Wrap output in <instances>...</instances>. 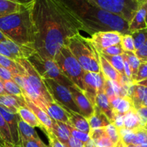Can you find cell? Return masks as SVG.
Instances as JSON below:
<instances>
[{"label":"cell","mask_w":147,"mask_h":147,"mask_svg":"<svg viewBox=\"0 0 147 147\" xmlns=\"http://www.w3.org/2000/svg\"><path fill=\"white\" fill-rule=\"evenodd\" d=\"M67 111L69 114V125L80 131L89 134L90 129L87 119L82 115L71 111L69 109H67Z\"/></svg>","instance_id":"cell-23"},{"label":"cell","mask_w":147,"mask_h":147,"mask_svg":"<svg viewBox=\"0 0 147 147\" xmlns=\"http://www.w3.org/2000/svg\"><path fill=\"white\" fill-rule=\"evenodd\" d=\"M24 99H25L27 106L33 112V113H34V114L35 115L37 119H38L40 123H41V124L44 126L45 129L47 130V134H48L49 132H52V129H53L54 120H53L45 111L42 110L40 108H39L38 106H36V105L34 104L33 102H32L28 98L26 97V96H24Z\"/></svg>","instance_id":"cell-17"},{"label":"cell","mask_w":147,"mask_h":147,"mask_svg":"<svg viewBox=\"0 0 147 147\" xmlns=\"http://www.w3.org/2000/svg\"><path fill=\"white\" fill-rule=\"evenodd\" d=\"M123 34L116 31L100 32L91 35L90 41L100 54L104 49L111 46L120 45Z\"/></svg>","instance_id":"cell-11"},{"label":"cell","mask_w":147,"mask_h":147,"mask_svg":"<svg viewBox=\"0 0 147 147\" xmlns=\"http://www.w3.org/2000/svg\"><path fill=\"white\" fill-rule=\"evenodd\" d=\"M147 79V63H141L138 69L136 79L134 80V84Z\"/></svg>","instance_id":"cell-43"},{"label":"cell","mask_w":147,"mask_h":147,"mask_svg":"<svg viewBox=\"0 0 147 147\" xmlns=\"http://www.w3.org/2000/svg\"></svg>","instance_id":"cell-62"},{"label":"cell","mask_w":147,"mask_h":147,"mask_svg":"<svg viewBox=\"0 0 147 147\" xmlns=\"http://www.w3.org/2000/svg\"><path fill=\"white\" fill-rule=\"evenodd\" d=\"M0 146H1V147H4V142H2V140H1V137H0Z\"/></svg>","instance_id":"cell-55"},{"label":"cell","mask_w":147,"mask_h":147,"mask_svg":"<svg viewBox=\"0 0 147 147\" xmlns=\"http://www.w3.org/2000/svg\"><path fill=\"white\" fill-rule=\"evenodd\" d=\"M136 147H147V144H141V145H137Z\"/></svg>","instance_id":"cell-56"},{"label":"cell","mask_w":147,"mask_h":147,"mask_svg":"<svg viewBox=\"0 0 147 147\" xmlns=\"http://www.w3.org/2000/svg\"><path fill=\"white\" fill-rule=\"evenodd\" d=\"M68 89L71 93L72 98L76 106L78 108L80 111V114L86 119H88L89 118L91 117L92 115L94 113V107L89 102L84 93L74 86H70L68 87Z\"/></svg>","instance_id":"cell-12"},{"label":"cell","mask_w":147,"mask_h":147,"mask_svg":"<svg viewBox=\"0 0 147 147\" xmlns=\"http://www.w3.org/2000/svg\"><path fill=\"white\" fill-rule=\"evenodd\" d=\"M112 123L117 129L124 128V117L123 115H115Z\"/></svg>","instance_id":"cell-45"},{"label":"cell","mask_w":147,"mask_h":147,"mask_svg":"<svg viewBox=\"0 0 147 147\" xmlns=\"http://www.w3.org/2000/svg\"><path fill=\"white\" fill-rule=\"evenodd\" d=\"M8 40L9 39L7 38V37H6V36L4 35V34H3L1 31H0V42H3L6 41V40Z\"/></svg>","instance_id":"cell-51"},{"label":"cell","mask_w":147,"mask_h":147,"mask_svg":"<svg viewBox=\"0 0 147 147\" xmlns=\"http://www.w3.org/2000/svg\"><path fill=\"white\" fill-rule=\"evenodd\" d=\"M83 146L84 147H97L96 142H95L94 140H93L92 139H90L87 142H86L85 144H83Z\"/></svg>","instance_id":"cell-49"},{"label":"cell","mask_w":147,"mask_h":147,"mask_svg":"<svg viewBox=\"0 0 147 147\" xmlns=\"http://www.w3.org/2000/svg\"><path fill=\"white\" fill-rule=\"evenodd\" d=\"M93 140H94V142H96L97 147H115V145H116L108 137L107 135L105 133V131L104 133Z\"/></svg>","instance_id":"cell-41"},{"label":"cell","mask_w":147,"mask_h":147,"mask_svg":"<svg viewBox=\"0 0 147 147\" xmlns=\"http://www.w3.org/2000/svg\"><path fill=\"white\" fill-rule=\"evenodd\" d=\"M32 17L35 27L33 47L43 58L53 60L70 37L85 32L78 17L60 0H34Z\"/></svg>","instance_id":"cell-1"},{"label":"cell","mask_w":147,"mask_h":147,"mask_svg":"<svg viewBox=\"0 0 147 147\" xmlns=\"http://www.w3.org/2000/svg\"><path fill=\"white\" fill-rule=\"evenodd\" d=\"M17 114L19 115L20 119H21L23 121L27 123V124L30 125V126H32V127L33 128H40L42 131H44V133L45 134H47V130H46V129H45L44 126L40 123V121H39L38 119H37V117H36L35 115L34 114V113H33L27 106H24V107H21L20 109H19L18 111H17Z\"/></svg>","instance_id":"cell-22"},{"label":"cell","mask_w":147,"mask_h":147,"mask_svg":"<svg viewBox=\"0 0 147 147\" xmlns=\"http://www.w3.org/2000/svg\"><path fill=\"white\" fill-rule=\"evenodd\" d=\"M96 106H97L101 111V112H103L106 115L111 123H112L115 115L113 109L111 106L110 103H109V99H108L106 95L105 94L104 90L98 93L96 98Z\"/></svg>","instance_id":"cell-26"},{"label":"cell","mask_w":147,"mask_h":147,"mask_svg":"<svg viewBox=\"0 0 147 147\" xmlns=\"http://www.w3.org/2000/svg\"><path fill=\"white\" fill-rule=\"evenodd\" d=\"M0 106L4 107L10 113L17 114L18 109L26 106L25 99L23 96H16L5 94L0 96Z\"/></svg>","instance_id":"cell-16"},{"label":"cell","mask_w":147,"mask_h":147,"mask_svg":"<svg viewBox=\"0 0 147 147\" xmlns=\"http://www.w3.org/2000/svg\"><path fill=\"white\" fill-rule=\"evenodd\" d=\"M67 128H68L69 131H70V136L74 137L75 139L79 140L80 142H81L83 144H85L86 142H87L90 139L89 134L84 133V132L80 131L72 127L70 125H67Z\"/></svg>","instance_id":"cell-38"},{"label":"cell","mask_w":147,"mask_h":147,"mask_svg":"<svg viewBox=\"0 0 147 147\" xmlns=\"http://www.w3.org/2000/svg\"><path fill=\"white\" fill-rule=\"evenodd\" d=\"M147 12V0L143 2L141 5L138 11H136V14L134 17L133 20L129 23V32L132 34L134 32L138 30H143L147 28V26L145 21Z\"/></svg>","instance_id":"cell-19"},{"label":"cell","mask_w":147,"mask_h":147,"mask_svg":"<svg viewBox=\"0 0 147 147\" xmlns=\"http://www.w3.org/2000/svg\"><path fill=\"white\" fill-rule=\"evenodd\" d=\"M99 59H100V72L103 74L105 80H113V81L116 82L119 85H121L122 78L123 76H121L119 72L116 71L113 66L101 55H99Z\"/></svg>","instance_id":"cell-20"},{"label":"cell","mask_w":147,"mask_h":147,"mask_svg":"<svg viewBox=\"0 0 147 147\" xmlns=\"http://www.w3.org/2000/svg\"><path fill=\"white\" fill-rule=\"evenodd\" d=\"M145 21H146V24L147 26V12H146V18H145Z\"/></svg>","instance_id":"cell-59"},{"label":"cell","mask_w":147,"mask_h":147,"mask_svg":"<svg viewBox=\"0 0 147 147\" xmlns=\"http://www.w3.org/2000/svg\"><path fill=\"white\" fill-rule=\"evenodd\" d=\"M88 1L130 23L144 0H88Z\"/></svg>","instance_id":"cell-6"},{"label":"cell","mask_w":147,"mask_h":147,"mask_svg":"<svg viewBox=\"0 0 147 147\" xmlns=\"http://www.w3.org/2000/svg\"><path fill=\"white\" fill-rule=\"evenodd\" d=\"M27 60L31 63L42 80L52 79L67 88L74 86L61 73L57 65L53 59L43 58L36 53L29 57Z\"/></svg>","instance_id":"cell-7"},{"label":"cell","mask_w":147,"mask_h":147,"mask_svg":"<svg viewBox=\"0 0 147 147\" xmlns=\"http://www.w3.org/2000/svg\"><path fill=\"white\" fill-rule=\"evenodd\" d=\"M18 129L20 139H40L38 134L34 130V128L32 127L21 119L18 122Z\"/></svg>","instance_id":"cell-28"},{"label":"cell","mask_w":147,"mask_h":147,"mask_svg":"<svg viewBox=\"0 0 147 147\" xmlns=\"http://www.w3.org/2000/svg\"><path fill=\"white\" fill-rule=\"evenodd\" d=\"M133 109H134V107L133 102H132L131 98L129 96H124L121 98L120 102L116 109L113 111V113H114V115L124 116Z\"/></svg>","instance_id":"cell-32"},{"label":"cell","mask_w":147,"mask_h":147,"mask_svg":"<svg viewBox=\"0 0 147 147\" xmlns=\"http://www.w3.org/2000/svg\"><path fill=\"white\" fill-rule=\"evenodd\" d=\"M125 147H136V146L133 144H129V145H125Z\"/></svg>","instance_id":"cell-58"},{"label":"cell","mask_w":147,"mask_h":147,"mask_svg":"<svg viewBox=\"0 0 147 147\" xmlns=\"http://www.w3.org/2000/svg\"><path fill=\"white\" fill-rule=\"evenodd\" d=\"M102 54L107 55L110 56H116V55H121L124 53V51L122 49L121 45H116L111 46V47H107L104 49L102 51Z\"/></svg>","instance_id":"cell-42"},{"label":"cell","mask_w":147,"mask_h":147,"mask_svg":"<svg viewBox=\"0 0 147 147\" xmlns=\"http://www.w3.org/2000/svg\"><path fill=\"white\" fill-rule=\"evenodd\" d=\"M137 113L145 124V123L147 121V107L140 108L137 110Z\"/></svg>","instance_id":"cell-48"},{"label":"cell","mask_w":147,"mask_h":147,"mask_svg":"<svg viewBox=\"0 0 147 147\" xmlns=\"http://www.w3.org/2000/svg\"><path fill=\"white\" fill-rule=\"evenodd\" d=\"M0 80H11L12 74L6 68L0 65Z\"/></svg>","instance_id":"cell-46"},{"label":"cell","mask_w":147,"mask_h":147,"mask_svg":"<svg viewBox=\"0 0 147 147\" xmlns=\"http://www.w3.org/2000/svg\"><path fill=\"white\" fill-rule=\"evenodd\" d=\"M0 55H2L6 56V57L11 59V60H14V61L16 60V59L14 58V56H13L12 55L9 53V51L7 50V47L4 46V45L1 42H0Z\"/></svg>","instance_id":"cell-47"},{"label":"cell","mask_w":147,"mask_h":147,"mask_svg":"<svg viewBox=\"0 0 147 147\" xmlns=\"http://www.w3.org/2000/svg\"><path fill=\"white\" fill-rule=\"evenodd\" d=\"M0 65L10 71L12 75L24 73V69L18 63L2 55H0Z\"/></svg>","instance_id":"cell-29"},{"label":"cell","mask_w":147,"mask_h":147,"mask_svg":"<svg viewBox=\"0 0 147 147\" xmlns=\"http://www.w3.org/2000/svg\"><path fill=\"white\" fill-rule=\"evenodd\" d=\"M123 56L126 57L128 63L130 67L131 72V80L133 83H134V80L136 79V74H137L138 69L141 64V61L139 59L136 57L134 53H129V52H124Z\"/></svg>","instance_id":"cell-31"},{"label":"cell","mask_w":147,"mask_h":147,"mask_svg":"<svg viewBox=\"0 0 147 147\" xmlns=\"http://www.w3.org/2000/svg\"><path fill=\"white\" fill-rule=\"evenodd\" d=\"M29 1L0 0V17L22 11L27 7Z\"/></svg>","instance_id":"cell-21"},{"label":"cell","mask_w":147,"mask_h":147,"mask_svg":"<svg viewBox=\"0 0 147 147\" xmlns=\"http://www.w3.org/2000/svg\"><path fill=\"white\" fill-rule=\"evenodd\" d=\"M20 146L21 147H49L41 139H24L20 138Z\"/></svg>","instance_id":"cell-39"},{"label":"cell","mask_w":147,"mask_h":147,"mask_svg":"<svg viewBox=\"0 0 147 147\" xmlns=\"http://www.w3.org/2000/svg\"><path fill=\"white\" fill-rule=\"evenodd\" d=\"M136 84H137V85H140V86H144V87H146L147 88V79H146V80H143V81L139 82V83H136Z\"/></svg>","instance_id":"cell-53"},{"label":"cell","mask_w":147,"mask_h":147,"mask_svg":"<svg viewBox=\"0 0 147 147\" xmlns=\"http://www.w3.org/2000/svg\"><path fill=\"white\" fill-rule=\"evenodd\" d=\"M34 0L17 13L0 17V31L9 40L19 45L33 46L35 41V27L32 17Z\"/></svg>","instance_id":"cell-3"},{"label":"cell","mask_w":147,"mask_h":147,"mask_svg":"<svg viewBox=\"0 0 147 147\" xmlns=\"http://www.w3.org/2000/svg\"><path fill=\"white\" fill-rule=\"evenodd\" d=\"M147 144V131L142 128L135 131V137L133 145L137 146Z\"/></svg>","instance_id":"cell-40"},{"label":"cell","mask_w":147,"mask_h":147,"mask_svg":"<svg viewBox=\"0 0 147 147\" xmlns=\"http://www.w3.org/2000/svg\"><path fill=\"white\" fill-rule=\"evenodd\" d=\"M115 147H125V144L123 143V142L121 141V139L115 145Z\"/></svg>","instance_id":"cell-52"},{"label":"cell","mask_w":147,"mask_h":147,"mask_svg":"<svg viewBox=\"0 0 147 147\" xmlns=\"http://www.w3.org/2000/svg\"><path fill=\"white\" fill-rule=\"evenodd\" d=\"M61 73L74 85L84 93L83 74L85 70L73 56L67 46H64L56 54L54 59Z\"/></svg>","instance_id":"cell-5"},{"label":"cell","mask_w":147,"mask_h":147,"mask_svg":"<svg viewBox=\"0 0 147 147\" xmlns=\"http://www.w3.org/2000/svg\"><path fill=\"white\" fill-rule=\"evenodd\" d=\"M42 80L49 94L55 103L69 109L71 111L80 114V111L72 98L68 88L59 84L52 79H43Z\"/></svg>","instance_id":"cell-8"},{"label":"cell","mask_w":147,"mask_h":147,"mask_svg":"<svg viewBox=\"0 0 147 147\" xmlns=\"http://www.w3.org/2000/svg\"><path fill=\"white\" fill-rule=\"evenodd\" d=\"M0 113L7 122L10 130L11 139L14 146L20 145V136H19L18 122L20 120V117L18 114L10 113L6 110L4 107L0 106Z\"/></svg>","instance_id":"cell-14"},{"label":"cell","mask_w":147,"mask_h":147,"mask_svg":"<svg viewBox=\"0 0 147 147\" xmlns=\"http://www.w3.org/2000/svg\"><path fill=\"white\" fill-rule=\"evenodd\" d=\"M2 43L16 60L17 59L27 60L32 55L37 53L33 46L19 45L9 40H6Z\"/></svg>","instance_id":"cell-13"},{"label":"cell","mask_w":147,"mask_h":147,"mask_svg":"<svg viewBox=\"0 0 147 147\" xmlns=\"http://www.w3.org/2000/svg\"><path fill=\"white\" fill-rule=\"evenodd\" d=\"M100 54L113 66V67L116 71L119 72L121 76H125L124 64H123V58L122 55H121L110 56L102 54V53H100Z\"/></svg>","instance_id":"cell-33"},{"label":"cell","mask_w":147,"mask_h":147,"mask_svg":"<svg viewBox=\"0 0 147 147\" xmlns=\"http://www.w3.org/2000/svg\"><path fill=\"white\" fill-rule=\"evenodd\" d=\"M52 133L61 143L67 147L69 139L70 137V133L67 128V124L54 121Z\"/></svg>","instance_id":"cell-27"},{"label":"cell","mask_w":147,"mask_h":147,"mask_svg":"<svg viewBox=\"0 0 147 147\" xmlns=\"http://www.w3.org/2000/svg\"><path fill=\"white\" fill-rule=\"evenodd\" d=\"M9 147H21L20 146V145H18V146H9Z\"/></svg>","instance_id":"cell-60"},{"label":"cell","mask_w":147,"mask_h":147,"mask_svg":"<svg viewBox=\"0 0 147 147\" xmlns=\"http://www.w3.org/2000/svg\"><path fill=\"white\" fill-rule=\"evenodd\" d=\"M0 137L4 142V147L14 146L10 134L9 128L1 113H0Z\"/></svg>","instance_id":"cell-30"},{"label":"cell","mask_w":147,"mask_h":147,"mask_svg":"<svg viewBox=\"0 0 147 147\" xmlns=\"http://www.w3.org/2000/svg\"><path fill=\"white\" fill-rule=\"evenodd\" d=\"M7 94L5 90H4V85H3L2 80H0V96H2V95Z\"/></svg>","instance_id":"cell-50"},{"label":"cell","mask_w":147,"mask_h":147,"mask_svg":"<svg viewBox=\"0 0 147 147\" xmlns=\"http://www.w3.org/2000/svg\"><path fill=\"white\" fill-rule=\"evenodd\" d=\"M4 90L7 94L16 96H23V93L20 86L11 80H2Z\"/></svg>","instance_id":"cell-35"},{"label":"cell","mask_w":147,"mask_h":147,"mask_svg":"<svg viewBox=\"0 0 147 147\" xmlns=\"http://www.w3.org/2000/svg\"><path fill=\"white\" fill-rule=\"evenodd\" d=\"M0 147H1V146H0Z\"/></svg>","instance_id":"cell-61"},{"label":"cell","mask_w":147,"mask_h":147,"mask_svg":"<svg viewBox=\"0 0 147 147\" xmlns=\"http://www.w3.org/2000/svg\"><path fill=\"white\" fill-rule=\"evenodd\" d=\"M66 46L85 71L100 73V54L95 48L90 38L78 34L67 40Z\"/></svg>","instance_id":"cell-4"},{"label":"cell","mask_w":147,"mask_h":147,"mask_svg":"<svg viewBox=\"0 0 147 147\" xmlns=\"http://www.w3.org/2000/svg\"><path fill=\"white\" fill-rule=\"evenodd\" d=\"M135 55L141 63H147V40L139 50H136Z\"/></svg>","instance_id":"cell-44"},{"label":"cell","mask_w":147,"mask_h":147,"mask_svg":"<svg viewBox=\"0 0 147 147\" xmlns=\"http://www.w3.org/2000/svg\"><path fill=\"white\" fill-rule=\"evenodd\" d=\"M121 45L124 52L134 53L136 52L133 38L131 34H122Z\"/></svg>","instance_id":"cell-36"},{"label":"cell","mask_w":147,"mask_h":147,"mask_svg":"<svg viewBox=\"0 0 147 147\" xmlns=\"http://www.w3.org/2000/svg\"><path fill=\"white\" fill-rule=\"evenodd\" d=\"M124 117V128L129 130L136 131L142 129L144 123L138 114L137 111L133 109L123 116Z\"/></svg>","instance_id":"cell-25"},{"label":"cell","mask_w":147,"mask_h":147,"mask_svg":"<svg viewBox=\"0 0 147 147\" xmlns=\"http://www.w3.org/2000/svg\"><path fill=\"white\" fill-rule=\"evenodd\" d=\"M90 126V129H104L106 126L110 124L111 121L106 115L97 107H94V113L90 118L87 119Z\"/></svg>","instance_id":"cell-24"},{"label":"cell","mask_w":147,"mask_h":147,"mask_svg":"<svg viewBox=\"0 0 147 147\" xmlns=\"http://www.w3.org/2000/svg\"><path fill=\"white\" fill-rule=\"evenodd\" d=\"M65 4L76 14L85 32L90 35L100 32L116 31L131 34L129 23L120 17L90 4L88 0H66Z\"/></svg>","instance_id":"cell-2"},{"label":"cell","mask_w":147,"mask_h":147,"mask_svg":"<svg viewBox=\"0 0 147 147\" xmlns=\"http://www.w3.org/2000/svg\"><path fill=\"white\" fill-rule=\"evenodd\" d=\"M104 131L106 134L107 135L108 137L111 140L113 143L116 144L119 140H120V136H119V130L116 128V126L111 123L110 124L108 125L107 126L104 128Z\"/></svg>","instance_id":"cell-37"},{"label":"cell","mask_w":147,"mask_h":147,"mask_svg":"<svg viewBox=\"0 0 147 147\" xmlns=\"http://www.w3.org/2000/svg\"><path fill=\"white\" fill-rule=\"evenodd\" d=\"M24 69V73L22 76H25L26 78L30 83L32 87L35 90L37 94L41 97L45 102L47 103H54V100L49 94L42 79L41 78L35 69L33 67L31 63L26 59H17L15 60Z\"/></svg>","instance_id":"cell-9"},{"label":"cell","mask_w":147,"mask_h":147,"mask_svg":"<svg viewBox=\"0 0 147 147\" xmlns=\"http://www.w3.org/2000/svg\"><path fill=\"white\" fill-rule=\"evenodd\" d=\"M127 96L131 98L134 107L137 111L147 100V88L137 84L132 85L128 90Z\"/></svg>","instance_id":"cell-18"},{"label":"cell","mask_w":147,"mask_h":147,"mask_svg":"<svg viewBox=\"0 0 147 147\" xmlns=\"http://www.w3.org/2000/svg\"><path fill=\"white\" fill-rule=\"evenodd\" d=\"M142 107H147V100H145V101L144 102L143 104H142Z\"/></svg>","instance_id":"cell-54"},{"label":"cell","mask_w":147,"mask_h":147,"mask_svg":"<svg viewBox=\"0 0 147 147\" xmlns=\"http://www.w3.org/2000/svg\"><path fill=\"white\" fill-rule=\"evenodd\" d=\"M105 80L101 72L99 73L85 71L83 74L84 95L93 107L96 106L98 93L104 90Z\"/></svg>","instance_id":"cell-10"},{"label":"cell","mask_w":147,"mask_h":147,"mask_svg":"<svg viewBox=\"0 0 147 147\" xmlns=\"http://www.w3.org/2000/svg\"><path fill=\"white\" fill-rule=\"evenodd\" d=\"M131 35L133 38L135 50H139L147 40V28L134 32Z\"/></svg>","instance_id":"cell-34"},{"label":"cell","mask_w":147,"mask_h":147,"mask_svg":"<svg viewBox=\"0 0 147 147\" xmlns=\"http://www.w3.org/2000/svg\"><path fill=\"white\" fill-rule=\"evenodd\" d=\"M143 129H144V130L147 131V121L146 122V123H145V124L144 125V126H143Z\"/></svg>","instance_id":"cell-57"},{"label":"cell","mask_w":147,"mask_h":147,"mask_svg":"<svg viewBox=\"0 0 147 147\" xmlns=\"http://www.w3.org/2000/svg\"><path fill=\"white\" fill-rule=\"evenodd\" d=\"M45 111L53 120L69 125V114L67 109L56 103H47L44 104Z\"/></svg>","instance_id":"cell-15"}]
</instances>
